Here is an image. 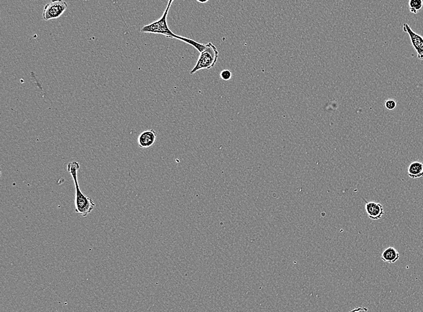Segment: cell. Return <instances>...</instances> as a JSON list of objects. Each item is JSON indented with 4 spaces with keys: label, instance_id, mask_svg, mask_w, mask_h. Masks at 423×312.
Listing matches in <instances>:
<instances>
[{
    "label": "cell",
    "instance_id": "obj_7",
    "mask_svg": "<svg viewBox=\"0 0 423 312\" xmlns=\"http://www.w3.org/2000/svg\"><path fill=\"white\" fill-rule=\"evenodd\" d=\"M367 215L372 220H378L385 213L383 206L375 202H367L365 206Z\"/></svg>",
    "mask_w": 423,
    "mask_h": 312
},
{
    "label": "cell",
    "instance_id": "obj_6",
    "mask_svg": "<svg viewBox=\"0 0 423 312\" xmlns=\"http://www.w3.org/2000/svg\"><path fill=\"white\" fill-rule=\"evenodd\" d=\"M157 133L154 130H145L138 138V145L141 148H147L153 145L157 139Z\"/></svg>",
    "mask_w": 423,
    "mask_h": 312
},
{
    "label": "cell",
    "instance_id": "obj_2",
    "mask_svg": "<svg viewBox=\"0 0 423 312\" xmlns=\"http://www.w3.org/2000/svg\"><path fill=\"white\" fill-rule=\"evenodd\" d=\"M80 168L79 163L75 161L69 163L67 166V170L72 176L75 187V212L86 217L95 208L96 204L91 198L85 195L80 189L78 181V171Z\"/></svg>",
    "mask_w": 423,
    "mask_h": 312
},
{
    "label": "cell",
    "instance_id": "obj_12",
    "mask_svg": "<svg viewBox=\"0 0 423 312\" xmlns=\"http://www.w3.org/2000/svg\"><path fill=\"white\" fill-rule=\"evenodd\" d=\"M231 77H232V74H231V72L229 70H223L221 72L220 77L224 80H230Z\"/></svg>",
    "mask_w": 423,
    "mask_h": 312
},
{
    "label": "cell",
    "instance_id": "obj_10",
    "mask_svg": "<svg viewBox=\"0 0 423 312\" xmlns=\"http://www.w3.org/2000/svg\"><path fill=\"white\" fill-rule=\"evenodd\" d=\"M423 7V0H409V11L412 14L417 15Z\"/></svg>",
    "mask_w": 423,
    "mask_h": 312
},
{
    "label": "cell",
    "instance_id": "obj_1",
    "mask_svg": "<svg viewBox=\"0 0 423 312\" xmlns=\"http://www.w3.org/2000/svg\"><path fill=\"white\" fill-rule=\"evenodd\" d=\"M173 1L174 0L168 1L167 8L165 10L161 18L158 19L157 21L153 22L152 23L143 26L141 29V32H144V33L161 34L168 37V38L179 40L180 41L184 42L186 44L195 47L198 51L202 52L206 47V45L200 44V43L193 39L178 36V35L174 33L168 27L167 21V16Z\"/></svg>",
    "mask_w": 423,
    "mask_h": 312
},
{
    "label": "cell",
    "instance_id": "obj_3",
    "mask_svg": "<svg viewBox=\"0 0 423 312\" xmlns=\"http://www.w3.org/2000/svg\"><path fill=\"white\" fill-rule=\"evenodd\" d=\"M219 52L216 47L211 42L206 45V47L200 52V56L195 67L190 72L191 75L204 69H211L217 62Z\"/></svg>",
    "mask_w": 423,
    "mask_h": 312
},
{
    "label": "cell",
    "instance_id": "obj_13",
    "mask_svg": "<svg viewBox=\"0 0 423 312\" xmlns=\"http://www.w3.org/2000/svg\"><path fill=\"white\" fill-rule=\"evenodd\" d=\"M200 4H205L206 2H208L210 0H196Z\"/></svg>",
    "mask_w": 423,
    "mask_h": 312
},
{
    "label": "cell",
    "instance_id": "obj_8",
    "mask_svg": "<svg viewBox=\"0 0 423 312\" xmlns=\"http://www.w3.org/2000/svg\"><path fill=\"white\" fill-rule=\"evenodd\" d=\"M407 173L413 179L423 177V163L418 161L412 162L407 168Z\"/></svg>",
    "mask_w": 423,
    "mask_h": 312
},
{
    "label": "cell",
    "instance_id": "obj_4",
    "mask_svg": "<svg viewBox=\"0 0 423 312\" xmlns=\"http://www.w3.org/2000/svg\"><path fill=\"white\" fill-rule=\"evenodd\" d=\"M68 5L64 0H51L45 5L43 12V19L45 21L59 18L66 11Z\"/></svg>",
    "mask_w": 423,
    "mask_h": 312
},
{
    "label": "cell",
    "instance_id": "obj_9",
    "mask_svg": "<svg viewBox=\"0 0 423 312\" xmlns=\"http://www.w3.org/2000/svg\"><path fill=\"white\" fill-rule=\"evenodd\" d=\"M400 254L396 249L390 247L385 249L381 255V260L385 263H395L399 260Z\"/></svg>",
    "mask_w": 423,
    "mask_h": 312
},
{
    "label": "cell",
    "instance_id": "obj_11",
    "mask_svg": "<svg viewBox=\"0 0 423 312\" xmlns=\"http://www.w3.org/2000/svg\"><path fill=\"white\" fill-rule=\"evenodd\" d=\"M396 102L393 99H389L385 102V107L388 110H392L396 108Z\"/></svg>",
    "mask_w": 423,
    "mask_h": 312
},
{
    "label": "cell",
    "instance_id": "obj_5",
    "mask_svg": "<svg viewBox=\"0 0 423 312\" xmlns=\"http://www.w3.org/2000/svg\"><path fill=\"white\" fill-rule=\"evenodd\" d=\"M404 31L409 35L412 47L417 53V57L423 60V37L413 31L408 24L405 23L403 26Z\"/></svg>",
    "mask_w": 423,
    "mask_h": 312
}]
</instances>
